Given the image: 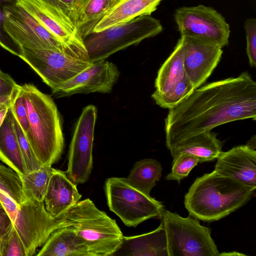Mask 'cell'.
Wrapping results in <instances>:
<instances>
[{
  "label": "cell",
  "instance_id": "41",
  "mask_svg": "<svg viewBox=\"0 0 256 256\" xmlns=\"http://www.w3.org/2000/svg\"><path fill=\"white\" fill-rule=\"evenodd\" d=\"M236 255H242V256H245L244 254H240V253H238V252H230L228 253H226V252H222V254H220V256H236Z\"/></svg>",
  "mask_w": 256,
  "mask_h": 256
},
{
  "label": "cell",
  "instance_id": "10",
  "mask_svg": "<svg viewBox=\"0 0 256 256\" xmlns=\"http://www.w3.org/2000/svg\"><path fill=\"white\" fill-rule=\"evenodd\" d=\"M97 108L92 104L83 109L70 145L66 174L76 186L86 182L92 168V146Z\"/></svg>",
  "mask_w": 256,
  "mask_h": 256
},
{
  "label": "cell",
  "instance_id": "12",
  "mask_svg": "<svg viewBox=\"0 0 256 256\" xmlns=\"http://www.w3.org/2000/svg\"><path fill=\"white\" fill-rule=\"evenodd\" d=\"M4 12V30L22 50L51 48L64 52L54 36L18 2L5 6Z\"/></svg>",
  "mask_w": 256,
  "mask_h": 256
},
{
  "label": "cell",
  "instance_id": "14",
  "mask_svg": "<svg viewBox=\"0 0 256 256\" xmlns=\"http://www.w3.org/2000/svg\"><path fill=\"white\" fill-rule=\"evenodd\" d=\"M120 76L115 64L104 60L90 67L52 90L57 98L92 92L108 93Z\"/></svg>",
  "mask_w": 256,
  "mask_h": 256
},
{
  "label": "cell",
  "instance_id": "19",
  "mask_svg": "<svg viewBox=\"0 0 256 256\" xmlns=\"http://www.w3.org/2000/svg\"><path fill=\"white\" fill-rule=\"evenodd\" d=\"M217 134L206 131L188 138L168 149L173 158L186 154L198 158L200 162L216 160L222 152V142Z\"/></svg>",
  "mask_w": 256,
  "mask_h": 256
},
{
  "label": "cell",
  "instance_id": "28",
  "mask_svg": "<svg viewBox=\"0 0 256 256\" xmlns=\"http://www.w3.org/2000/svg\"><path fill=\"white\" fill-rule=\"evenodd\" d=\"M0 190L10 196L19 207L25 201L20 176L0 163Z\"/></svg>",
  "mask_w": 256,
  "mask_h": 256
},
{
  "label": "cell",
  "instance_id": "16",
  "mask_svg": "<svg viewBox=\"0 0 256 256\" xmlns=\"http://www.w3.org/2000/svg\"><path fill=\"white\" fill-rule=\"evenodd\" d=\"M214 171L256 187V150L246 145L234 146L216 158Z\"/></svg>",
  "mask_w": 256,
  "mask_h": 256
},
{
  "label": "cell",
  "instance_id": "21",
  "mask_svg": "<svg viewBox=\"0 0 256 256\" xmlns=\"http://www.w3.org/2000/svg\"><path fill=\"white\" fill-rule=\"evenodd\" d=\"M37 256H90L86 248L71 228L61 226L54 230Z\"/></svg>",
  "mask_w": 256,
  "mask_h": 256
},
{
  "label": "cell",
  "instance_id": "38",
  "mask_svg": "<svg viewBox=\"0 0 256 256\" xmlns=\"http://www.w3.org/2000/svg\"><path fill=\"white\" fill-rule=\"evenodd\" d=\"M14 226L12 222L0 202V239L4 238Z\"/></svg>",
  "mask_w": 256,
  "mask_h": 256
},
{
  "label": "cell",
  "instance_id": "23",
  "mask_svg": "<svg viewBox=\"0 0 256 256\" xmlns=\"http://www.w3.org/2000/svg\"><path fill=\"white\" fill-rule=\"evenodd\" d=\"M120 0H78L75 26L83 40Z\"/></svg>",
  "mask_w": 256,
  "mask_h": 256
},
{
  "label": "cell",
  "instance_id": "29",
  "mask_svg": "<svg viewBox=\"0 0 256 256\" xmlns=\"http://www.w3.org/2000/svg\"><path fill=\"white\" fill-rule=\"evenodd\" d=\"M200 162L198 158L182 154L173 158L171 172L166 176L168 180H176L180 183L187 177L191 170Z\"/></svg>",
  "mask_w": 256,
  "mask_h": 256
},
{
  "label": "cell",
  "instance_id": "34",
  "mask_svg": "<svg viewBox=\"0 0 256 256\" xmlns=\"http://www.w3.org/2000/svg\"><path fill=\"white\" fill-rule=\"evenodd\" d=\"M246 39V54L251 67L256 66V20L248 18L244 22Z\"/></svg>",
  "mask_w": 256,
  "mask_h": 256
},
{
  "label": "cell",
  "instance_id": "18",
  "mask_svg": "<svg viewBox=\"0 0 256 256\" xmlns=\"http://www.w3.org/2000/svg\"><path fill=\"white\" fill-rule=\"evenodd\" d=\"M112 256H168L162 222L157 228L148 233L123 236L121 244Z\"/></svg>",
  "mask_w": 256,
  "mask_h": 256
},
{
  "label": "cell",
  "instance_id": "7",
  "mask_svg": "<svg viewBox=\"0 0 256 256\" xmlns=\"http://www.w3.org/2000/svg\"><path fill=\"white\" fill-rule=\"evenodd\" d=\"M104 192L109 209L129 227L152 218H162V204L130 185L125 178L106 180Z\"/></svg>",
  "mask_w": 256,
  "mask_h": 256
},
{
  "label": "cell",
  "instance_id": "22",
  "mask_svg": "<svg viewBox=\"0 0 256 256\" xmlns=\"http://www.w3.org/2000/svg\"><path fill=\"white\" fill-rule=\"evenodd\" d=\"M0 160L20 176L26 174L15 130L11 106L0 127Z\"/></svg>",
  "mask_w": 256,
  "mask_h": 256
},
{
  "label": "cell",
  "instance_id": "26",
  "mask_svg": "<svg viewBox=\"0 0 256 256\" xmlns=\"http://www.w3.org/2000/svg\"><path fill=\"white\" fill-rule=\"evenodd\" d=\"M54 169L52 166H42L38 170L20 176L25 200L44 201Z\"/></svg>",
  "mask_w": 256,
  "mask_h": 256
},
{
  "label": "cell",
  "instance_id": "8",
  "mask_svg": "<svg viewBox=\"0 0 256 256\" xmlns=\"http://www.w3.org/2000/svg\"><path fill=\"white\" fill-rule=\"evenodd\" d=\"M17 2L54 36L66 54L87 60L83 40L74 23L61 10L46 0Z\"/></svg>",
  "mask_w": 256,
  "mask_h": 256
},
{
  "label": "cell",
  "instance_id": "1",
  "mask_svg": "<svg viewBox=\"0 0 256 256\" xmlns=\"http://www.w3.org/2000/svg\"><path fill=\"white\" fill-rule=\"evenodd\" d=\"M256 120V82L246 72L194 90L164 120L168 149L196 134L234 121Z\"/></svg>",
  "mask_w": 256,
  "mask_h": 256
},
{
  "label": "cell",
  "instance_id": "37",
  "mask_svg": "<svg viewBox=\"0 0 256 256\" xmlns=\"http://www.w3.org/2000/svg\"><path fill=\"white\" fill-rule=\"evenodd\" d=\"M0 202L14 225L19 209L18 206L10 196L1 190H0Z\"/></svg>",
  "mask_w": 256,
  "mask_h": 256
},
{
  "label": "cell",
  "instance_id": "39",
  "mask_svg": "<svg viewBox=\"0 0 256 256\" xmlns=\"http://www.w3.org/2000/svg\"><path fill=\"white\" fill-rule=\"evenodd\" d=\"M12 105L10 104H0V127L2 125L8 110Z\"/></svg>",
  "mask_w": 256,
  "mask_h": 256
},
{
  "label": "cell",
  "instance_id": "42",
  "mask_svg": "<svg viewBox=\"0 0 256 256\" xmlns=\"http://www.w3.org/2000/svg\"><path fill=\"white\" fill-rule=\"evenodd\" d=\"M0 256H1V240L0 239Z\"/></svg>",
  "mask_w": 256,
  "mask_h": 256
},
{
  "label": "cell",
  "instance_id": "32",
  "mask_svg": "<svg viewBox=\"0 0 256 256\" xmlns=\"http://www.w3.org/2000/svg\"><path fill=\"white\" fill-rule=\"evenodd\" d=\"M20 89V86L0 70V104H12Z\"/></svg>",
  "mask_w": 256,
  "mask_h": 256
},
{
  "label": "cell",
  "instance_id": "15",
  "mask_svg": "<svg viewBox=\"0 0 256 256\" xmlns=\"http://www.w3.org/2000/svg\"><path fill=\"white\" fill-rule=\"evenodd\" d=\"M185 73L195 89L201 86L220 62L222 48L218 44L189 36H181Z\"/></svg>",
  "mask_w": 256,
  "mask_h": 256
},
{
  "label": "cell",
  "instance_id": "36",
  "mask_svg": "<svg viewBox=\"0 0 256 256\" xmlns=\"http://www.w3.org/2000/svg\"><path fill=\"white\" fill-rule=\"evenodd\" d=\"M66 16L75 26L78 0H46Z\"/></svg>",
  "mask_w": 256,
  "mask_h": 256
},
{
  "label": "cell",
  "instance_id": "24",
  "mask_svg": "<svg viewBox=\"0 0 256 256\" xmlns=\"http://www.w3.org/2000/svg\"><path fill=\"white\" fill-rule=\"evenodd\" d=\"M184 46L180 38L172 52L158 70L155 80V92L164 94L186 75L184 69Z\"/></svg>",
  "mask_w": 256,
  "mask_h": 256
},
{
  "label": "cell",
  "instance_id": "40",
  "mask_svg": "<svg viewBox=\"0 0 256 256\" xmlns=\"http://www.w3.org/2000/svg\"><path fill=\"white\" fill-rule=\"evenodd\" d=\"M256 136H254L246 143V144L249 148L255 150L256 148Z\"/></svg>",
  "mask_w": 256,
  "mask_h": 256
},
{
  "label": "cell",
  "instance_id": "9",
  "mask_svg": "<svg viewBox=\"0 0 256 256\" xmlns=\"http://www.w3.org/2000/svg\"><path fill=\"white\" fill-rule=\"evenodd\" d=\"M20 58L52 90L90 67L93 63L51 48L23 49Z\"/></svg>",
  "mask_w": 256,
  "mask_h": 256
},
{
  "label": "cell",
  "instance_id": "4",
  "mask_svg": "<svg viewBox=\"0 0 256 256\" xmlns=\"http://www.w3.org/2000/svg\"><path fill=\"white\" fill-rule=\"evenodd\" d=\"M58 218L62 226L76 233L90 256H112L122 241L124 236L116 220L89 198L80 200Z\"/></svg>",
  "mask_w": 256,
  "mask_h": 256
},
{
  "label": "cell",
  "instance_id": "30",
  "mask_svg": "<svg viewBox=\"0 0 256 256\" xmlns=\"http://www.w3.org/2000/svg\"><path fill=\"white\" fill-rule=\"evenodd\" d=\"M14 120L15 130L26 172V173H29L38 170L42 166L37 160L26 135L14 114Z\"/></svg>",
  "mask_w": 256,
  "mask_h": 256
},
{
  "label": "cell",
  "instance_id": "17",
  "mask_svg": "<svg viewBox=\"0 0 256 256\" xmlns=\"http://www.w3.org/2000/svg\"><path fill=\"white\" fill-rule=\"evenodd\" d=\"M76 185L65 172L54 169L44 198L46 211L54 218H58L76 205L80 200Z\"/></svg>",
  "mask_w": 256,
  "mask_h": 256
},
{
  "label": "cell",
  "instance_id": "33",
  "mask_svg": "<svg viewBox=\"0 0 256 256\" xmlns=\"http://www.w3.org/2000/svg\"><path fill=\"white\" fill-rule=\"evenodd\" d=\"M17 0H0V46L11 54L20 57L22 50L7 34L4 29V6Z\"/></svg>",
  "mask_w": 256,
  "mask_h": 256
},
{
  "label": "cell",
  "instance_id": "3",
  "mask_svg": "<svg viewBox=\"0 0 256 256\" xmlns=\"http://www.w3.org/2000/svg\"><path fill=\"white\" fill-rule=\"evenodd\" d=\"M20 87L29 124L26 136L41 166H52L59 160L64 146L59 112L52 98L33 84Z\"/></svg>",
  "mask_w": 256,
  "mask_h": 256
},
{
  "label": "cell",
  "instance_id": "31",
  "mask_svg": "<svg viewBox=\"0 0 256 256\" xmlns=\"http://www.w3.org/2000/svg\"><path fill=\"white\" fill-rule=\"evenodd\" d=\"M1 256H26L24 246L14 226L1 240Z\"/></svg>",
  "mask_w": 256,
  "mask_h": 256
},
{
  "label": "cell",
  "instance_id": "35",
  "mask_svg": "<svg viewBox=\"0 0 256 256\" xmlns=\"http://www.w3.org/2000/svg\"><path fill=\"white\" fill-rule=\"evenodd\" d=\"M11 108L14 116L26 135L28 132L29 124L27 112L24 103L21 87Z\"/></svg>",
  "mask_w": 256,
  "mask_h": 256
},
{
  "label": "cell",
  "instance_id": "25",
  "mask_svg": "<svg viewBox=\"0 0 256 256\" xmlns=\"http://www.w3.org/2000/svg\"><path fill=\"white\" fill-rule=\"evenodd\" d=\"M162 170L160 164L156 160L144 158L134 164L125 179L132 186L149 196L156 182L160 179Z\"/></svg>",
  "mask_w": 256,
  "mask_h": 256
},
{
  "label": "cell",
  "instance_id": "11",
  "mask_svg": "<svg viewBox=\"0 0 256 256\" xmlns=\"http://www.w3.org/2000/svg\"><path fill=\"white\" fill-rule=\"evenodd\" d=\"M180 36H189L218 44H228L230 26L225 18L212 8L200 4L177 8L174 14Z\"/></svg>",
  "mask_w": 256,
  "mask_h": 256
},
{
  "label": "cell",
  "instance_id": "5",
  "mask_svg": "<svg viewBox=\"0 0 256 256\" xmlns=\"http://www.w3.org/2000/svg\"><path fill=\"white\" fill-rule=\"evenodd\" d=\"M162 30L159 20L144 15L102 31L93 32L83 40L87 60L94 63L106 60L119 50L157 36Z\"/></svg>",
  "mask_w": 256,
  "mask_h": 256
},
{
  "label": "cell",
  "instance_id": "20",
  "mask_svg": "<svg viewBox=\"0 0 256 256\" xmlns=\"http://www.w3.org/2000/svg\"><path fill=\"white\" fill-rule=\"evenodd\" d=\"M162 0H120L96 26L94 32L130 22L142 16L150 15Z\"/></svg>",
  "mask_w": 256,
  "mask_h": 256
},
{
  "label": "cell",
  "instance_id": "13",
  "mask_svg": "<svg viewBox=\"0 0 256 256\" xmlns=\"http://www.w3.org/2000/svg\"><path fill=\"white\" fill-rule=\"evenodd\" d=\"M62 226L46 211L44 202L26 200L19 207L14 226L24 248L26 256L36 254L51 233Z\"/></svg>",
  "mask_w": 256,
  "mask_h": 256
},
{
  "label": "cell",
  "instance_id": "2",
  "mask_svg": "<svg viewBox=\"0 0 256 256\" xmlns=\"http://www.w3.org/2000/svg\"><path fill=\"white\" fill-rule=\"evenodd\" d=\"M256 189L214 170L196 179L184 196V204L190 216L212 222L245 205Z\"/></svg>",
  "mask_w": 256,
  "mask_h": 256
},
{
  "label": "cell",
  "instance_id": "6",
  "mask_svg": "<svg viewBox=\"0 0 256 256\" xmlns=\"http://www.w3.org/2000/svg\"><path fill=\"white\" fill-rule=\"evenodd\" d=\"M161 219L168 256H220L210 229L202 226L197 218L164 210Z\"/></svg>",
  "mask_w": 256,
  "mask_h": 256
},
{
  "label": "cell",
  "instance_id": "27",
  "mask_svg": "<svg viewBox=\"0 0 256 256\" xmlns=\"http://www.w3.org/2000/svg\"><path fill=\"white\" fill-rule=\"evenodd\" d=\"M194 90L193 84L186 75L165 93L154 92L152 98L158 106L169 110L177 106Z\"/></svg>",
  "mask_w": 256,
  "mask_h": 256
}]
</instances>
